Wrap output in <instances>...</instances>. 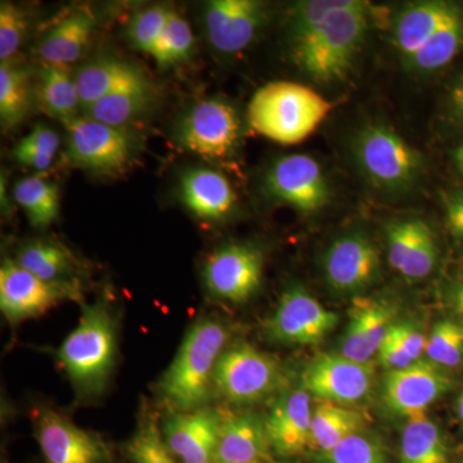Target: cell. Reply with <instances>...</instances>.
<instances>
[{
    "label": "cell",
    "mask_w": 463,
    "mask_h": 463,
    "mask_svg": "<svg viewBox=\"0 0 463 463\" xmlns=\"http://www.w3.org/2000/svg\"><path fill=\"white\" fill-rule=\"evenodd\" d=\"M227 340V327L218 319L200 318L192 326L158 385L173 412L203 408L214 388L216 364Z\"/></svg>",
    "instance_id": "obj_1"
},
{
    "label": "cell",
    "mask_w": 463,
    "mask_h": 463,
    "mask_svg": "<svg viewBox=\"0 0 463 463\" xmlns=\"http://www.w3.org/2000/svg\"><path fill=\"white\" fill-rule=\"evenodd\" d=\"M335 108L312 88L292 81H273L259 88L250 100V127L281 145H298L325 121Z\"/></svg>",
    "instance_id": "obj_2"
},
{
    "label": "cell",
    "mask_w": 463,
    "mask_h": 463,
    "mask_svg": "<svg viewBox=\"0 0 463 463\" xmlns=\"http://www.w3.org/2000/svg\"><path fill=\"white\" fill-rule=\"evenodd\" d=\"M116 323L109 304L84 306L75 330L58 350V361L80 398L97 397L115 367Z\"/></svg>",
    "instance_id": "obj_3"
},
{
    "label": "cell",
    "mask_w": 463,
    "mask_h": 463,
    "mask_svg": "<svg viewBox=\"0 0 463 463\" xmlns=\"http://www.w3.org/2000/svg\"><path fill=\"white\" fill-rule=\"evenodd\" d=\"M370 3L335 14L292 43L298 67L319 83H335L349 74L370 27Z\"/></svg>",
    "instance_id": "obj_4"
},
{
    "label": "cell",
    "mask_w": 463,
    "mask_h": 463,
    "mask_svg": "<svg viewBox=\"0 0 463 463\" xmlns=\"http://www.w3.org/2000/svg\"><path fill=\"white\" fill-rule=\"evenodd\" d=\"M353 151L365 178L390 194L411 190L421 175V154L386 125L362 128L355 136Z\"/></svg>",
    "instance_id": "obj_5"
},
{
    "label": "cell",
    "mask_w": 463,
    "mask_h": 463,
    "mask_svg": "<svg viewBox=\"0 0 463 463\" xmlns=\"http://www.w3.org/2000/svg\"><path fill=\"white\" fill-rule=\"evenodd\" d=\"M240 138L239 112L224 99L199 100L182 115L175 127L179 146L206 160L231 158Z\"/></svg>",
    "instance_id": "obj_6"
},
{
    "label": "cell",
    "mask_w": 463,
    "mask_h": 463,
    "mask_svg": "<svg viewBox=\"0 0 463 463\" xmlns=\"http://www.w3.org/2000/svg\"><path fill=\"white\" fill-rule=\"evenodd\" d=\"M282 385L279 362L245 344L225 349L216 364L215 392L231 403H257L279 392Z\"/></svg>",
    "instance_id": "obj_7"
},
{
    "label": "cell",
    "mask_w": 463,
    "mask_h": 463,
    "mask_svg": "<svg viewBox=\"0 0 463 463\" xmlns=\"http://www.w3.org/2000/svg\"><path fill=\"white\" fill-rule=\"evenodd\" d=\"M69 165L99 174H115L136 157L138 143L125 128L109 127L90 118H75L65 124Z\"/></svg>",
    "instance_id": "obj_8"
},
{
    "label": "cell",
    "mask_w": 463,
    "mask_h": 463,
    "mask_svg": "<svg viewBox=\"0 0 463 463\" xmlns=\"http://www.w3.org/2000/svg\"><path fill=\"white\" fill-rule=\"evenodd\" d=\"M66 300H81L79 285L43 281L12 259L3 261L0 309L12 325L41 317Z\"/></svg>",
    "instance_id": "obj_9"
},
{
    "label": "cell",
    "mask_w": 463,
    "mask_h": 463,
    "mask_svg": "<svg viewBox=\"0 0 463 463\" xmlns=\"http://www.w3.org/2000/svg\"><path fill=\"white\" fill-rule=\"evenodd\" d=\"M339 323V316L301 286H289L265 326L268 337L288 345H316Z\"/></svg>",
    "instance_id": "obj_10"
},
{
    "label": "cell",
    "mask_w": 463,
    "mask_h": 463,
    "mask_svg": "<svg viewBox=\"0 0 463 463\" xmlns=\"http://www.w3.org/2000/svg\"><path fill=\"white\" fill-rule=\"evenodd\" d=\"M267 194L304 214H315L330 201V187L321 165L307 155L279 158L264 178Z\"/></svg>",
    "instance_id": "obj_11"
},
{
    "label": "cell",
    "mask_w": 463,
    "mask_h": 463,
    "mask_svg": "<svg viewBox=\"0 0 463 463\" xmlns=\"http://www.w3.org/2000/svg\"><path fill=\"white\" fill-rule=\"evenodd\" d=\"M263 269L260 250L245 243H230L206 259L203 281L215 298L243 303L260 288Z\"/></svg>",
    "instance_id": "obj_12"
},
{
    "label": "cell",
    "mask_w": 463,
    "mask_h": 463,
    "mask_svg": "<svg viewBox=\"0 0 463 463\" xmlns=\"http://www.w3.org/2000/svg\"><path fill=\"white\" fill-rule=\"evenodd\" d=\"M322 265L326 281L334 291L358 294L379 277V249L367 234L352 232L332 241Z\"/></svg>",
    "instance_id": "obj_13"
},
{
    "label": "cell",
    "mask_w": 463,
    "mask_h": 463,
    "mask_svg": "<svg viewBox=\"0 0 463 463\" xmlns=\"http://www.w3.org/2000/svg\"><path fill=\"white\" fill-rule=\"evenodd\" d=\"M267 18V5L257 0H213L203 12L207 41L221 53H239L254 42Z\"/></svg>",
    "instance_id": "obj_14"
},
{
    "label": "cell",
    "mask_w": 463,
    "mask_h": 463,
    "mask_svg": "<svg viewBox=\"0 0 463 463\" xmlns=\"http://www.w3.org/2000/svg\"><path fill=\"white\" fill-rule=\"evenodd\" d=\"M373 368L344 355L318 356L303 374V388L322 402L352 404L362 401L373 388Z\"/></svg>",
    "instance_id": "obj_15"
},
{
    "label": "cell",
    "mask_w": 463,
    "mask_h": 463,
    "mask_svg": "<svg viewBox=\"0 0 463 463\" xmlns=\"http://www.w3.org/2000/svg\"><path fill=\"white\" fill-rule=\"evenodd\" d=\"M36 440L47 463H108L105 441L65 416L43 410L35 417Z\"/></svg>",
    "instance_id": "obj_16"
},
{
    "label": "cell",
    "mask_w": 463,
    "mask_h": 463,
    "mask_svg": "<svg viewBox=\"0 0 463 463\" xmlns=\"http://www.w3.org/2000/svg\"><path fill=\"white\" fill-rule=\"evenodd\" d=\"M450 388V381L430 361H417L403 370L389 371L383 379V401L390 410L408 419L425 411Z\"/></svg>",
    "instance_id": "obj_17"
},
{
    "label": "cell",
    "mask_w": 463,
    "mask_h": 463,
    "mask_svg": "<svg viewBox=\"0 0 463 463\" xmlns=\"http://www.w3.org/2000/svg\"><path fill=\"white\" fill-rule=\"evenodd\" d=\"M224 414L210 408L173 412L164 425V439L183 463H214Z\"/></svg>",
    "instance_id": "obj_18"
},
{
    "label": "cell",
    "mask_w": 463,
    "mask_h": 463,
    "mask_svg": "<svg viewBox=\"0 0 463 463\" xmlns=\"http://www.w3.org/2000/svg\"><path fill=\"white\" fill-rule=\"evenodd\" d=\"M389 263L408 281L430 276L438 260V245L430 225L422 219L392 222L386 228Z\"/></svg>",
    "instance_id": "obj_19"
},
{
    "label": "cell",
    "mask_w": 463,
    "mask_h": 463,
    "mask_svg": "<svg viewBox=\"0 0 463 463\" xmlns=\"http://www.w3.org/2000/svg\"><path fill=\"white\" fill-rule=\"evenodd\" d=\"M313 408L306 389L282 392L265 417L270 448L279 456L292 457L310 447Z\"/></svg>",
    "instance_id": "obj_20"
},
{
    "label": "cell",
    "mask_w": 463,
    "mask_h": 463,
    "mask_svg": "<svg viewBox=\"0 0 463 463\" xmlns=\"http://www.w3.org/2000/svg\"><path fill=\"white\" fill-rule=\"evenodd\" d=\"M349 315L341 355L359 364H370L392 326V307L383 301L358 298Z\"/></svg>",
    "instance_id": "obj_21"
},
{
    "label": "cell",
    "mask_w": 463,
    "mask_h": 463,
    "mask_svg": "<svg viewBox=\"0 0 463 463\" xmlns=\"http://www.w3.org/2000/svg\"><path fill=\"white\" fill-rule=\"evenodd\" d=\"M450 2H419L405 7L395 20L392 41L403 65L444 25L462 11Z\"/></svg>",
    "instance_id": "obj_22"
},
{
    "label": "cell",
    "mask_w": 463,
    "mask_h": 463,
    "mask_svg": "<svg viewBox=\"0 0 463 463\" xmlns=\"http://www.w3.org/2000/svg\"><path fill=\"white\" fill-rule=\"evenodd\" d=\"M270 450L267 425L260 414L224 416L214 463H265Z\"/></svg>",
    "instance_id": "obj_23"
},
{
    "label": "cell",
    "mask_w": 463,
    "mask_h": 463,
    "mask_svg": "<svg viewBox=\"0 0 463 463\" xmlns=\"http://www.w3.org/2000/svg\"><path fill=\"white\" fill-rule=\"evenodd\" d=\"M181 199L185 207L203 221H222L237 203L236 192L227 176L207 167L182 174Z\"/></svg>",
    "instance_id": "obj_24"
},
{
    "label": "cell",
    "mask_w": 463,
    "mask_h": 463,
    "mask_svg": "<svg viewBox=\"0 0 463 463\" xmlns=\"http://www.w3.org/2000/svg\"><path fill=\"white\" fill-rule=\"evenodd\" d=\"M96 27L90 8L67 12L43 35L38 52L44 65L67 67L83 57Z\"/></svg>",
    "instance_id": "obj_25"
},
{
    "label": "cell",
    "mask_w": 463,
    "mask_h": 463,
    "mask_svg": "<svg viewBox=\"0 0 463 463\" xmlns=\"http://www.w3.org/2000/svg\"><path fill=\"white\" fill-rule=\"evenodd\" d=\"M80 96L81 109H85L109 94L149 81L148 76L138 67L118 60L100 58L91 61L75 75Z\"/></svg>",
    "instance_id": "obj_26"
},
{
    "label": "cell",
    "mask_w": 463,
    "mask_h": 463,
    "mask_svg": "<svg viewBox=\"0 0 463 463\" xmlns=\"http://www.w3.org/2000/svg\"><path fill=\"white\" fill-rule=\"evenodd\" d=\"M14 261L43 281L79 285L78 261L66 248L51 241L36 240L21 246Z\"/></svg>",
    "instance_id": "obj_27"
},
{
    "label": "cell",
    "mask_w": 463,
    "mask_h": 463,
    "mask_svg": "<svg viewBox=\"0 0 463 463\" xmlns=\"http://www.w3.org/2000/svg\"><path fill=\"white\" fill-rule=\"evenodd\" d=\"M156 90L149 80L116 91L84 109L85 118L109 127L125 128L149 111L156 100Z\"/></svg>",
    "instance_id": "obj_28"
},
{
    "label": "cell",
    "mask_w": 463,
    "mask_h": 463,
    "mask_svg": "<svg viewBox=\"0 0 463 463\" xmlns=\"http://www.w3.org/2000/svg\"><path fill=\"white\" fill-rule=\"evenodd\" d=\"M38 99L42 109L67 124L81 109L75 76L67 67L43 65L39 71Z\"/></svg>",
    "instance_id": "obj_29"
},
{
    "label": "cell",
    "mask_w": 463,
    "mask_h": 463,
    "mask_svg": "<svg viewBox=\"0 0 463 463\" xmlns=\"http://www.w3.org/2000/svg\"><path fill=\"white\" fill-rule=\"evenodd\" d=\"M364 416L343 404L322 402L313 410L310 447L321 455L330 452L341 441L362 428Z\"/></svg>",
    "instance_id": "obj_30"
},
{
    "label": "cell",
    "mask_w": 463,
    "mask_h": 463,
    "mask_svg": "<svg viewBox=\"0 0 463 463\" xmlns=\"http://www.w3.org/2000/svg\"><path fill=\"white\" fill-rule=\"evenodd\" d=\"M32 74L27 67L2 62L0 66V121L11 130L25 121L33 108Z\"/></svg>",
    "instance_id": "obj_31"
},
{
    "label": "cell",
    "mask_w": 463,
    "mask_h": 463,
    "mask_svg": "<svg viewBox=\"0 0 463 463\" xmlns=\"http://www.w3.org/2000/svg\"><path fill=\"white\" fill-rule=\"evenodd\" d=\"M462 48L463 9L405 62L404 67L414 74H431L452 62Z\"/></svg>",
    "instance_id": "obj_32"
},
{
    "label": "cell",
    "mask_w": 463,
    "mask_h": 463,
    "mask_svg": "<svg viewBox=\"0 0 463 463\" xmlns=\"http://www.w3.org/2000/svg\"><path fill=\"white\" fill-rule=\"evenodd\" d=\"M401 463H449L443 435L426 416L414 417L405 425Z\"/></svg>",
    "instance_id": "obj_33"
},
{
    "label": "cell",
    "mask_w": 463,
    "mask_h": 463,
    "mask_svg": "<svg viewBox=\"0 0 463 463\" xmlns=\"http://www.w3.org/2000/svg\"><path fill=\"white\" fill-rule=\"evenodd\" d=\"M14 196L35 228L50 227L60 214L58 187L41 176L20 179L14 185Z\"/></svg>",
    "instance_id": "obj_34"
},
{
    "label": "cell",
    "mask_w": 463,
    "mask_h": 463,
    "mask_svg": "<svg viewBox=\"0 0 463 463\" xmlns=\"http://www.w3.org/2000/svg\"><path fill=\"white\" fill-rule=\"evenodd\" d=\"M194 47V36L187 21L173 11L160 39L149 56L160 69L179 65L190 57Z\"/></svg>",
    "instance_id": "obj_35"
},
{
    "label": "cell",
    "mask_w": 463,
    "mask_h": 463,
    "mask_svg": "<svg viewBox=\"0 0 463 463\" xmlns=\"http://www.w3.org/2000/svg\"><path fill=\"white\" fill-rule=\"evenodd\" d=\"M362 0H309L298 2L288 14V32L292 43L306 36L335 14L362 7Z\"/></svg>",
    "instance_id": "obj_36"
},
{
    "label": "cell",
    "mask_w": 463,
    "mask_h": 463,
    "mask_svg": "<svg viewBox=\"0 0 463 463\" xmlns=\"http://www.w3.org/2000/svg\"><path fill=\"white\" fill-rule=\"evenodd\" d=\"M60 143V136L54 130L47 125L38 124L17 143L14 149V160L41 172L50 169Z\"/></svg>",
    "instance_id": "obj_37"
},
{
    "label": "cell",
    "mask_w": 463,
    "mask_h": 463,
    "mask_svg": "<svg viewBox=\"0 0 463 463\" xmlns=\"http://www.w3.org/2000/svg\"><path fill=\"white\" fill-rule=\"evenodd\" d=\"M426 355L435 365L453 368L463 359V326L452 319L438 322L432 328Z\"/></svg>",
    "instance_id": "obj_38"
},
{
    "label": "cell",
    "mask_w": 463,
    "mask_h": 463,
    "mask_svg": "<svg viewBox=\"0 0 463 463\" xmlns=\"http://www.w3.org/2000/svg\"><path fill=\"white\" fill-rule=\"evenodd\" d=\"M173 11L166 5H152L137 12L128 25V36L133 47L145 53H151Z\"/></svg>",
    "instance_id": "obj_39"
},
{
    "label": "cell",
    "mask_w": 463,
    "mask_h": 463,
    "mask_svg": "<svg viewBox=\"0 0 463 463\" xmlns=\"http://www.w3.org/2000/svg\"><path fill=\"white\" fill-rule=\"evenodd\" d=\"M323 463H386L385 450L370 435L355 432L330 452L322 455Z\"/></svg>",
    "instance_id": "obj_40"
},
{
    "label": "cell",
    "mask_w": 463,
    "mask_h": 463,
    "mask_svg": "<svg viewBox=\"0 0 463 463\" xmlns=\"http://www.w3.org/2000/svg\"><path fill=\"white\" fill-rule=\"evenodd\" d=\"M128 453L136 463H178L152 419L143 423L134 435L128 446Z\"/></svg>",
    "instance_id": "obj_41"
},
{
    "label": "cell",
    "mask_w": 463,
    "mask_h": 463,
    "mask_svg": "<svg viewBox=\"0 0 463 463\" xmlns=\"http://www.w3.org/2000/svg\"><path fill=\"white\" fill-rule=\"evenodd\" d=\"M27 16L24 9L12 3L0 5V60L8 62L21 47L27 30Z\"/></svg>",
    "instance_id": "obj_42"
},
{
    "label": "cell",
    "mask_w": 463,
    "mask_h": 463,
    "mask_svg": "<svg viewBox=\"0 0 463 463\" xmlns=\"http://www.w3.org/2000/svg\"><path fill=\"white\" fill-rule=\"evenodd\" d=\"M388 336L413 362L420 361L423 352L426 350L428 340L425 339L421 332L416 330L413 326L408 325V323H392L388 332Z\"/></svg>",
    "instance_id": "obj_43"
},
{
    "label": "cell",
    "mask_w": 463,
    "mask_h": 463,
    "mask_svg": "<svg viewBox=\"0 0 463 463\" xmlns=\"http://www.w3.org/2000/svg\"><path fill=\"white\" fill-rule=\"evenodd\" d=\"M444 213L450 233L463 240V191L449 192L444 196Z\"/></svg>",
    "instance_id": "obj_44"
},
{
    "label": "cell",
    "mask_w": 463,
    "mask_h": 463,
    "mask_svg": "<svg viewBox=\"0 0 463 463\" xmlns=\"http://www.w3.org/2000/svg\"><path fill=\"white\" fill-rule=\"evenodd\" d=\"M380 364L390 371L403 370V368L410 367L414 362L407 354H404L403 350L401 349L389 336H386L383 345H381L379 353Z\"/></svg>",
    "instance_id": "obj_45"
},
{
    "label": "cell",
    "mask_w": 463,
    "mask_h": 463,
    "mask_svg": "<svg viewBox=\"0 0 463 463\" xmlns=\"http://www.w3.org/2000/svg\"><path fill=\"white\" fill-rule=\"evenodd\" d=\"M449 109L456 118L463 123V74L456 79L449 90Z\"/></svg>",
    "instance_id": "obj_46"
},
{
    "label": "cell",
    "mask_w": 463,
    "mask_h": 463,
    "mask_svg": "<svg viewBox=\"0 0 463 463\" xmlns=\"http://www.w3.org/2000/svg\"><path fill=\"white\" fill-rule=\"evenodd\" d=\"M452 306L457 313L463 317V279L457 283L452 292Z\"/></svg>",
    "instance_id": "obj_47"
},
{
    "label": "cell",
    "mask_w": 463,
    "mask_h": 463,
    "mask_svg": "<svg viewBox=\"0 0 463 463\" xmlns=\"http://www.w3.org/2000/svg\"><path fill=\"white\" fill-rule=\"evenodd\" d=\"M453 161H455L456 169L463 175V142L456 148Z\"/></svg>",
    "instance_id": "obj_48"
},
{
    "label": "cell",
    "mask_w": 463,
    "mask_h": 463,
    "mask_svg": "<svg viewBox=\"0 0 463 463\" xmlns=\"http://www.w3.org/2000/svg\"><path fill=\"white\" fill-rule=\"evenodd\" d=\"M457 411H458L459 420H461L463 425V392L462 394L459 395L458 403H457Z\"/></svg>",
    "instance_id": "obj_49"
},
{
    "label": "cell",
    "mask_w": 463,
    "mask_h": 463,
    "mask_svg": "<svg viewBox=\"0 0 463 463\" xmlns=\"http://www.w3.org/2000/svg\"><path fill=\"white\" fill-rule=\"evenodd\" d=\"M265 463H272V462H265Z\"/></svg>",
    "instance_id": "obj_50"
}]
</instances>
